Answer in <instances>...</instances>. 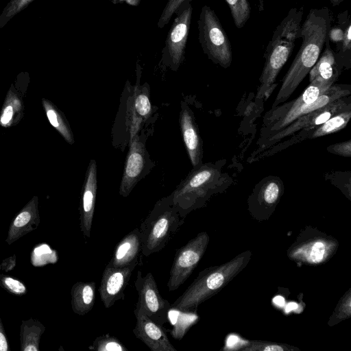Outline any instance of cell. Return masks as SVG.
Segmentation results:
<instances>
[{"label": "cell", "instance_id": "cell-7", "mask_svg": "<svg viewBox=\"0 0 351 351\" xmlns=\"http://www.w3.org/2000/svg\"><path fill=\"white\" fill-rule=\"evenodd\" d=\"M351 108L350 95L338 99L332 103L301 116L278 132L258 141L259 151H263L282 138L298 132L291 140H300L306 133L324 123L333 115Z\"/></svg>", "mask_w": 351, "mask_h": 351}, {"label": "cell", "instance_id": "cell-2", "mask_svg": "<svg viewBox=\"0 0 351 351\" xmlns=\"http://www.w3.org/2000/svg\"><path fill=\"white\" fill-rule=\"evenodd\" d=\"M350 94L351 86L348 84L331 85L319 79L310 82L299 97L271 108L265 114L259 141L285 128L298 117Z\"/></svg>", "mask_w": 351, "mask_h": 351}, {"label": "cell", "instance_id": "cell-1", "mask_svg": "<svg viewBox=\"0 0 351 351\" xmlns=\"http://www.w3.org/2000/svg\"><path fill=\"white\" fill-rule=\"evenodd\" d=\"M330 25L331 15L328 8L310 10L300 30L301 46L282 79L271 108L287 101L309 73L323 49Z\"/></svg>", "mask_w": 351, "mask_h": 351}, {"label": "cell", "instance_id": "cell-29", "mask_svg": "<svg viewBox=\"0 0 351 351\" xmlns=\"http://www.w3.org/2000/svg\"><path fill=\"white\" fill-rule=\"evenodd\" d=\"M136 112L143 118H147L152 111V105L147 94L145 91L138 93L134 100Z\"/></svg>", "mask_w": 351, "mask_h": 351}, {"label": "cell", "instance_id": "cell-10", "mask_svg": "<svg viewBox=\"0 0 351 351\" xmlns=\"http://www.w3.org/2000/svg\"><path fill=\"white\" fill-rule=\"evenodd\" d=\"M207 243L205 233H201L177 250L169 272L167 287L176 290L189 277L203 254Z\"/></svg>", "mask_w": 351, "mask_h": 351}, {"label": "cell", "instance_id": "cell-31", "mask_svg": "<svg viewBox=\"0 0 351 351\" xmlns=\"http://www.w3.org/2000/svg\"><path fill=\"white\" fill-rule=\"evenodd\" d=\"M328 151L330 153L340 155L344 157L351 156V141L348 140L328 147Z\"/></svg>", "mask_w": 351, "mask_h": 351}, {"label": "cell", "instance_id": "cell-9", "mask_svg": "<svg viewBox=\"0 0 351 351\" xmlns=\"http://www.w3.org/2000/svg\"><path fill=\"white\" fill-rule=\"evenodd\" d=\"M134 286L138 293L136 308L155 322L162 326L166 324L171 304L160 295L152 274L148 272L143 276L138 270Z\"/></svg>", "mask_w": 351, "mask_h": 351}, {"label": "cell", "instance_id": "cell-35", "mask_svg": "<svg viewBox=\"0 0 351 351\" xmlns=\"http://www.w3.org/2000/svg\"><path fill=\"white\" fill-rule=\"evenodd\" d=\"M295 308H297V304L295 303H293V302L289 303L287 305V311H291V310H293V309H294Z\"/></svg>", "mask_w": 351, "mask_h": 351}, {"label": "cell", "instance_id": "cell-28", "mask_svg": "<svg viewBox=\"0 0 351 351\" xmlns=\"http://www.w3.org/2000/svg\"><path fill=\"white\" fill-rule=\"evenodd\" d=\"M191 0H169L158 22V27L163 28L170 21L177 10L185 2Z\"/></svg>", "mask_w": 351, "mask_h": 351}, {"label": "cell", "instance_id": "cell-17", "mask_svg": "<svg viewBox=\"0 0 351 351\" xmlns=\"http://www.w3.org/2000/svg\"><path fill=\"white\" fill-rule=\"evenodd\" d=\"M40 223L38 197L34 196L22 208L10 224L5 241L12 244L27 233L37 228Z\"/></svg>", "mask_w": 351, "mask_h": 351}, {"label": "cell", "instance_id": "cell-27", "mask_svg": "<svg viewBox=\"0 0 351 351\" xmlns=\"http://www.w3.org/2000/svg\"><path fill=\"white\" fill-rule=\"evenodd\" d=\"M34 0H10L0 15V27H3L16 14L27 8Z\"/></svg>", "mask_w": 351, "mask_h": 351}, {"label": "cell", "instance_id": "cell-5", "mask_svg": "<svg viewBox=\"0 0 351 351\" xmlns=\"http://www.w3.org/2000/svg\"><path fill=\"white\" fill-rule=\"evenodd\" d=\"M199 41L204 53L214 63L223 68L232 60L231 43L220 21L208 5L202 8L197 21Z\"/></svg>", "mask_w": 351, "mask_h": 351}, {"label": "cell", "instance_id": "cell-12", "mask_svg": "<svg viewBox=\"0 0 351 351\" xmlns=\"http://www.w3.org/2000/svg\"><path fill=\"white\" fill-rule=\"evenodd\" d=\"M138 263L123 267H113L107 265L103 271L99 288L101 302L106 308L125 298L124 291L132 274Z\"/></svg>", "mask_w": 351, "mask_h": 351}, {"label": "cell", "instance_id": "cell-15", "mask_svg": "<svg viewBox=\"0 0 351 351\" xmlns=\"http://www.w3.org/2000/svg\"><path fill=\"white\" fill-rule=\"evenodd\" d=\"M146 165V149L136 136L128 152L119 188V194L125 197L140 180Z\"/></svg>", "mask_w": 351, "mask_h": 351}, {"label": "cell", "instance_id": "cell-18", "mask_svg": "<svg viewBox=\"0 0 351 351\" xmlns=\"http://www.w3.org/2000/svg\"><path fill=\"white\" fill-rule=\"evenodd\" d=\"M141 252V241L138 228L127 234L116 245L108 265L113 267H123L138 263Z\"/></svg>", "mask_w": 351, "mask_h": 351}, {"label": "cell", "instance_id": "cell-36", "mask_svg": "<svg viewBox=\"0 0 351 351\" xmlns=\"http://www.w3.org/2000/svg\"><path fill=\"white\" fill-rule=\"evenodd\" d=\"M344 0H330V3L333 6H337L339 4H340L341 2H343Z\"/></svg>", "mask_w": 351, "mask_h": 351}, {"label": "cell", "instance_id": "cell-21", "mask_svg": "<svg viewBox=\"0 0 351 351\" xmlns=\"http://www.w3.org/2000/svg\"><path fill=\"white\" fill-rule=\"evenodd\" d=\"M43 109L50 124L70 145L74 143V137L71 127L62 111L50 100L43 97Z\"/></svg>", "mask_w": 351, "mask_h": 351}, {"label": "cell", "instance_id": "cell-32", "mask_svg": "<svg viewBox=\"0 0 351 351\" xmlns=\"http://www.w3.org/2000/svg\"><path fill=\"white\" fill-rule=\"evenodd\" d=\"M8 343L5 332L0 317V351H8Z\"/></svg>", "mask_w": 351, "mask_h": 351}, {"label": "cell", "instance_id": "cell-20", "mask_svg": "<svg viewBox=\"0 0 351 351\" xmlns=\"http://www.w3.org/2000/svg\"><path fill=\"white\" fill-rule=\"evenodd\" d=\"M71 307L73 312L84 315L90 312L95 302L96 284L95 282H77L71 290Z\"/></svg>", "mask_w": 351, "mask_h": 351}, {"label": "cell", "instance_id": "cell-13", "mask_svg": "<svg viewBox=\"0 0 351 351\" xmlns=\"http://www.w3.org/2000/svg\"><path fill=\"white\" fill-rule=\"evenodd\" d=\"M134 313L136 325L133 332L136 338L152 351H177L170 342L163 326L155 322L136 308Z\"/></svg>", "mask_w": 351, "mask_h": 351}, {"label": "cell", "instance_id": "cell-6", "mask_svg": "<svg viewBox=\"0 0 351 351\" xmlns=\"http://www.w3.org/2000/svg\"><path fill=\"white\" fill-rule=\"evenodd\" d=\"M219 177V171L210 164L199 165L188 175L169 195L182 217L196 208L202 199Z\"/></svg>", "mask_w": 351, "mask_h": 351}, {"label": "cell", "instance_id": "cell-30", "mask_svg": "<svg viewBox=\"0 0 351 351\" xmlns=\"http://www.w3.org/2000/svg\"><path fill=\"white\" fill-rule=\"evenodd\" d=\"M1 285L6 289L15 294H23L26 292V287L19 280L8 276L1 278Z\"/></svg>", "mask_w": 351, "mask_h": 351}, {"label": "cell", "instance_id": "cell-26", "mask_svg": "<svg viewBox=\"0 0 351 351\" xmlns=\"http://www.w3.org/2000/svg\"><path fill=\"white\" fill-rule=\"evenodd\" d=\"M261 191L263 200L269 204H274L278 199L282 182L278 178H267Z\"/></svg>", "mask_w": 351, "mask_h": 351}, {"label": "cell", "instance_id": "cell-33", "mask_svg": "<svg viewBox=\"0 0 351 351\" xmlns=\"http://www.w3.org/2000/svg\"><path fill=\"white\" fill-rule=\"evenodd\" d=\"M265 351H282L284 348L279 346L278 345H269L263 348Z\"/></svg>", "mask_w": 351, "mask_h": 351}, {"label": "cell", "instance_id": "cell-19", "mask_svg": "<svg viewBox=\"0 0 351 351\" xmlns=\"http://www.w3.org/2000/svg\"><path fill=\"white\" fill-rule=\"evenodd\" d=\"M325 45L324 52L308 73L309 81L319 79L332 85L340 75L341 66L337 61L335 51L328 43V38Z\"/></svg>", "mask_w": 351, "mask_h": 351}, {"label": "cell", "instance_id": "cell-8", "mask_svg": "<svg viewBox=\"0 0 351 351\" xmlns=\"http://www.w3.org/2000/svg\"><path fill=\"white\" fill-rule=\"evenodd\" d=\"M193 7L191 1L183 3L176 12V16L167 33L162 50V60L176 71L184 62L189 34Z\"/></svg>", "mask_w": 351, "mask_h": 351}, {"label": "cell", "instance_id": "cell-25", "mask_svg": "<svg viewBox=\"0 0 351 351\" xmlns=\"http://www.w3.org/2000/svg\"><path fill=\"white\" fill-rule=\"evenodd\" d=\"M88 349L97 351H128V348L119 339L109 334L97 337L88 346Z\"/></svg>", "mask_w": 351, "mask_h": 351}, {"label": "cell", "instance_id": "cell-23", "mask_svg": "<svg viewBox=\"0 0 351 351\" xmlns=\"http://www.w3.org/2000/svg\"><path fill=\"white\" fill-rule=\"evenodd\" d=\"M45 326L38 320L32 318L23 321L21 325V350L38 351L41 335Z\"/></svg>", "mask_w": 351, "mask_h": 351}, {"label": "cell", "instance_id": "cell-16", "mask_svg": "<svg viewBox=\"0 0 351 351\" xmlns=\"http://www.w3.org/2000/svg\"><path fill=\"white\" fill-rule=\"evenodd\" d=\"M180 125L190 160L194 167H198L202 162V141L193 114L184 104L182 105L180 114Z\"/></svg>", "mask_w": 351, "mask_h": 351}, {"label": "cell", "instance_id": "cell-11", "mask_svg": "<svg viewBox=\"0 0 351 351\" xmlns=\"http://www.w3.org/2000/svg\"><path fill=\"white\" fill-rule=\"evenodd\" d=\"M29 77L20 73L10 85L0 110V125L5 128L18 125L23 119Z\"/></svg>", "mask_w": 351, "mask_h": 351}, {"label": "cell", "instance_id": "cell-24", "mask_svg": "<svg viewBox=\"0 0 351 351\" xmlns=\"http://www.w3.org/2000/svg\"><path fill=\"white\" fill-rule=\"evenodd\" d=\"M235 26L242 28L250 16V6L247 0H226Z\"/></svg>", "mask_w": 351, "mask_h": 351}, {"label": "cell", "instance_id": "cell-3", "mask_svg": "<svg viewBox=\"0 0 351 351\" xmlns=\"http://www.w3.org/2000/svg\"><path fill=\"white\" fill-rule=\"evenodd\" d=\"M304 8H293L274 32L265 53V62L260 77L258 98H267L276 77L291 54L295 41L300 38Z\"/></svg>", "mask_w": 351, "mask_h": 351}, {"label": "cell", "instance_id": "cell-4", "mask_svg": "<svg viewBox=\"0 0 351 351\" xmlns=\"http://www.w3.org/2000/svg\"><path fill=\"white\" fill-rule=\"evenodd\" d=\"M169 196L159 200L141 224V253L145 256L163 249L184 223Z\"/></svg>", "mask_w": 351, "mask_h": 351}, {"label": "cell", "instance_id": "cell-34", "mask_svg": "<svg viewBox=\"0 0 351 351\" xmlns=\"http://www.w3.org/2000/svg\"><path fill=\"white\" fill-rule=\"evenodd\" d=\"M284 302H285V300H284L283 298L281 296H277L274 299V302L276 304L280 305V306L284 304Z\"/></svg>", "mask_w": 351, "mask_h": 351}, {"label": "cell", "instance_id": "cell-14", "mask_svg": "<svg viewBox=\"0 0 351 351\" xmlns=\"http://www.w3.org/2000/svg\"><path fill=\"white\" fill-rule=\"evenodd\" d=\"M97 189V165L91 160L87 168L80 204V228L84 237H90Z\"/></svg>", "mask_w": 351, "mask_h": 351}, {"label": "cell", "instance_id": "cell-22", "mask_svg": "<svg viewBox=\"0 0 351 351\" xmlns=\"http://www.w3.org/2000/svg\"><path fill=\"white\" fill-rule=\"evenodd\" d=\"M350 118L351 108L340 112L304 134L300 140L311 139L335 133L343 129L348 125Z\"/></svg>", "mask_w": 351, "mask_h": 351}]
</instances>
